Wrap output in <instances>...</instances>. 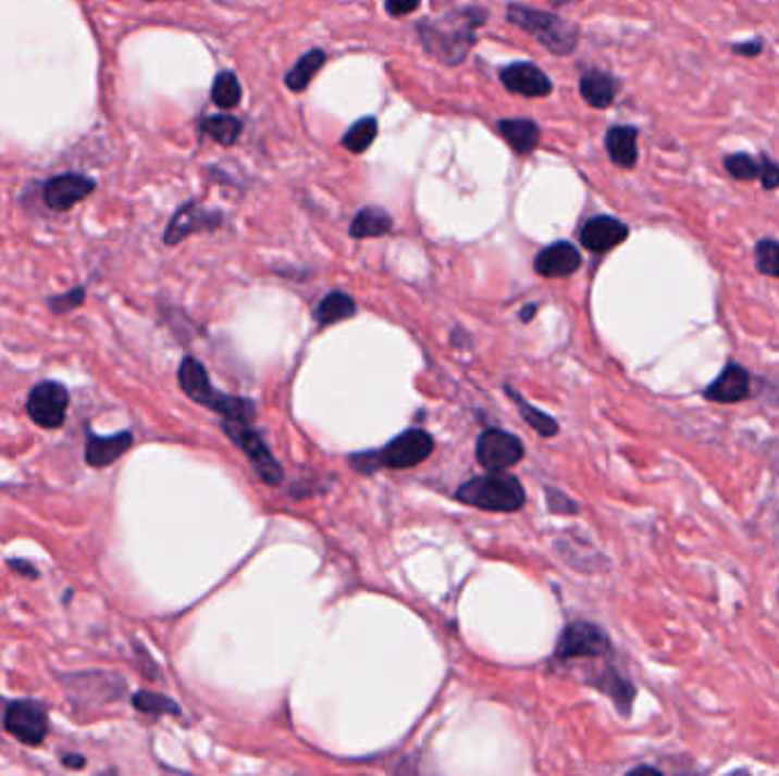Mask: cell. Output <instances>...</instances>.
<instances>
[{
	"instance_id": "cell-1",
	"label": "cell",
	"mask_w": 779,
	"mask_h": 776,
	"mask_svg": "<svg viewBox=\"0 0 779 776\" xmlns=\"http://www.w3.org/2000/svg\"><path fill=\"white\" fill-rule=\"evenodd\" d=\"M485 23V12L470 8L447 14L437 21L420 23V39L424 51L437 62L456 66L472 51L477 43V28Z\"/></svg>"
},
{
	"instance_id": "cell-2",
	"label": "cell",
	"mask_w": 779,
	"mask_h": 776,
	"mask_svg": "<svg viewBox=\"0 0 779 776\" xmlns=\"http://www.w3.org/2000/svg\"><path fill=\"white\" fill-rule=\"evenodd\" d=\"M178 383L183 387V392L191 399L197 401L214 412H219V415H224L226 420H235V422H247L251 424L256 420V408L251 401L247 399H239V397H231V395H224L214 390V385L210 383L208 378V372L206 367L201 365V362L197 358H185L181 362V370H178Z\"/></svg>"
},
{
	"instance_id": "cell-3",
	"label": "cell",
	"mask_w": 779,
	"mask_h": 776,
	"mask_svg": "<svg viewBox=\"0 0 779 776\" xmlns=\"http://www.w3.org/2000/svg\"><path fill=\"white\" fill-rule=\"evenodd\" d=\"M456 499L489 513H516L524 505L527 495L516 476L493 472L460 485Z\"/></svg>"
},
{
	"instance_id": "cell-4",
	"label": "cell",
	"mask_w": 779,
	"mask_h": 776,
	"mask_svg": "<svg viewBox=\"0 0 779 776\" xmlns=\"http://www.w3.org/2000/svg\"><path fill=\"white\" fill-rule=\"evenodd\" d=\"M433 451V438L426 430L412 428L401 433L399 438H395L389 445H385L379 453H360L351 458V465L358 472L372 474L379 467L385 470H408L416 467L431 455Z\"/></svg>"
},
{
	"instance_id": "cell-5",
	"label": "cell",
	"mask_w": 779,
	"mask_h": 776,
	"mask_svg": "<svg viewBox=\"0 0 779 776\" xmlns=\"http://www.w3.org/2000/svg\"><path fill=\"white\" fill-rule=\"evenodd\" d=\"M508 21L516 23L518 28L539 39L554 55H570L577 48L579 28L556 14L522 8V5H510Z\"/></svg>"
},
{
	"instance_id": "cell-6",
	"label": "cell",
	"mask_w": 779,
	"mask_h": 776,
	"mask_svg": "<svg viewBox=\"0 0 779 776\" xmlns=\"http://www.w3.org/2000/svg\"><path fill=\"white\" fill-rule=\"evenodd\" d=\"M224 433L228 438L247 453V458L251 460V465L256 470V474L267 483V485H281L283 483V470L279 465V460L274 458V453L270 451L262 442L260 435L247 424V422H235V420H226L224 422Z\"/></svg>"
},
{
	"instance_id": "cell-7",
	"label": "cell",
	"mask_w": 779,
	"mask_h": 776,
	"mask_svg": "<svg viewBox=\"0 0 779 776\" xmlns=\"http://www.w3.org/2000/svg\"><path fill=\"white\" fill-rule=\"evenodd\" d=\"M611 649V640L604 630L591 622L570 624L556 647V659H597Z\"/></svg>"
},
{
	"instance_id": "cell-8",
	"label": "cell",
	"mask_w": 779,
	"mask_h": 776,
	"mask_svg": "<svg viewBox=\"0 0 779 776\" xmlns=\"http://www.w3.org/2000/svg\"><path fill=\"white\" fill-rule=\"evenodd\" d=\"M524 458V447L520 438L499 428H489L481 433L477 442V460L479 465L489 472H504L508 467L518 465Z\"/></svg>"
},
{
	"instance_id": "cell-9",
	"label": "cell",
	"mask_w": 779,
	"mask_h": 776,
	"mask_svg": "<svg viewBox=\"0 0 779 776\" xmlns=\"http://www.w3.org/2000/svg\"><path fill=\"white\" fill-rule=\"evenodd\" d=\"M5 731L23 744L39 747L48 736V715L39 701H12L5 713Z\"/></svg>"
},
{
	"instance_id": "cell-10",
	"label": "cell",
	"mask_w": 779,
	"mask_h": 776,
	"mask_svg": "<svg viewBox=\"0 0 779 776\" xmlns=\"http://www.w3.org/2000/svg\"><path fill=\"white\" fill-rule=\"evenodd\" d=\"M28 415L30 420L41 428H60L66 420V408H69V392L62 383L46 380L33 387L28 397Z\"/></svg>"
},
{
	"instance_id": "cell-11",
	"label": "cell",
	"mask_w": 779,
	"mask_h": 776,
	"mask_svg": "<svg viewBox=\"0 0 779 776\" xmlns=\"http://www.w3.org/2000/svg\"><path fill=\"white\" fill-rule=\"evenodd\" d=\"M224 216L212 210H203L199 203H187L183 210H178V214L169 224L166 233H164V241L169 247L178 245L181 239H185L187 235L194 233H203V230H214L222 226Z\"/></svg>"
},
{
	"instance_id": "cell-12",
	"label": "cell",
	"mask_w": 779,
	"mask_h": 776,
	"mask_svg": "<svg viewBox=\"0 0 779 776\" xmlns=\"http://www.w3.org/2000/svg\"><path fill=\"white\" fill-rule=\"evenodd\" d=\"M94 191V183L78 174H62L46 183L44 187V201L53 210H69L83 201Z\"/></svg>"
},
{
	"instance_id": "cell-13",
	"label": "cell",
	"mask_w": 779,
	"mask_h": 776,
	"mask_svg": "<svg viewBox=\"0 0 779 776\" xmlns=\"http://www.w3.org/2000/svg\"><path fill=\"white\" fill-rule=\"evenodd\" d=\"M750 383L752 376L745 367L737 365V362H729V365L720 372V376L704 390V399L714 403H739L750 397Z\"/></svg>"
},
{
	"instance_id": "cell-14",
	"label": "cell",
	"mask_w": 779,
	"mask_h": 776,
	"mask_svg": "<svg viewBox=\"0 0 779 776\" xmlns=\"http://www.w3.org/2000/svg\"><path fill=\"white\" fill-rule=\"evenodd\" d=\"M629 228L614 216H595L581 228V245L593 253H606L627 239Z\"/></svg>"
},
{
	"instance_id": "cell-15",
	"label": "cell",
	"mask_w": 779,
	"mask_h": 776,
	"mask_svg": "<svg viewBox=\"0 0 779 776\" xmlns=\"http://www.w3.org/2000/svg\"><path fill=\"white\" fill-rule=\"evenodd\" d=\"M502 83L508 91L529 96V99H541L552 91L549 78L539 66L533 64H510L502 71Z\"/></svg>"
},
{
	"instance_id": "cell-16",
	"label": "cell",
	"mask_w": 779,
	"mask_h": 776,
	"mask_svg": "<svg viewBox=\"0 0 779 776\" xmlns=\"http://www.w3.org/2000/svg\"><path fill=\"white\" fill-rule=\"evenodd\" d=\"M133 447V435L128 430L116 433L112 438H99V435L89 433L85 445V463L94 470H103L124 455Z\"/></svg>"
},
{
	"instance_id": "cell-17",
	"label": "cell",
	"mask_w": 779,
	"mask_h": 776,
	"mask_svg": "<svg viewBox=\"0 0 779 776\" xmlns=\"http://www.w3.org/2000/svg\"><path fill=\"white\" fill-rule=\"evenodd\" d=\"M581 266L579 251L568 245V241H558V245L547 247L535 258V272L545 278H566L572 276Z\"/></svg>"
},
{
	"instance_id": "cell-18",
	"label": "cell",
	"mask_w": 779,
	"mask_h": 776,
	"mask_svg": "<svg viewBox=\"0 0 779 776\" xmlns=\"http://www.w3.org/2000/svg\"><path fill=\"white\" fill-rule=\"evenodd\" d=\"M556 551L577 572L593 574V572H604L608 567L606 561H604V555L597 553L589 542L564 538V540L556 542Z\"/></svg>"
},
{
	"instance_id": "cell-19",
	"label": "cell",
	"mask_w": 779,
	"mask_h": 776,
	"mask_svg": "<svg viewBox=\"0 0 779 776\" xmlns=\"http://www.w3.org/2000/svg\"><path fill=\"white\" fill-rule=\"evenodd\" d=\"M639 130L629 126H616L606 133V151L611 162L620 168H631L639 160Z\"/></svg>"
},
{
	"instance_id": "cell-20",
	"label": "cell",
	"mask_w": 779,
	"mask_h": 776,
	"mask_svg": "<svg viewBox=\"0 0 779 776\" xmlns=\"http://www.w3.org/2000/svg\"><path fill=\"white\" fill-rule=\"evenodd\" d=\"M579 89L583 101H586L591 108L604 110L616 101L618 83L608 74H604V71H589V74L581 76Z\"/></svg>"
},
{
	"instance_id": "cell-21",
	"label": "cell",
	"mask_w": 779,
	"mask_h": 776,
	"mask_svg": "<svg viewBox=\"0 0 779 776\" xmlns=\"http://www.w3.org/2000/svg\"><path fill=\"white\" fill-rule=\"evenodd\" d=\"M499 133L510 143L518 155H529L541 141V130L533 121L527 118H506L499 121Z\"/></svg>"
},
{
	"instance_id": "cell-22",
	"label": "cell",
	"mask_w": 779,
	"mask_h": 776,
	"mask_svg": "<svg viewBox=\"0 0 779 776\" xmlns=\"http://www.w3.org/2000/svg\"><path fill=\"white\" fill-rule=\"evenodd\" d=\"M591 686L606 692L608 697H611L616 701V706L627 715L629 709H631V701H634V688H631V684L627 681V678L614 669L608 667L595 676H591Z\"/></svg>"
},
{
	"instance_id": "cell-23",
	"label": "cell",
	"mask_w": 779,
	"mask_h": 776,
	"mask_svg": "<svg viewBox=\"0 0 779 776\" xmlns=\"http://www.w3.org/2000/svg\"><path fill=\"white\" fill-rule=\"evenodd\" d=\"M393 230V220L389 214H385L379 208H364L356 214V220L351 222V237L362 239V237H381Z\"/></svg>"
},
{
	"instance_id": "cell-24",
	"label": "cell",
	"mask_w": 779,
	"mask_h": 776,
	"mask_svg": "<svg viewBox=\"0 0 779 776\" xmlns=\"http://www.w3.org/2000/svg\"><path fill=\"white\" fill-rule=\"evenodd\" d=\"M356 314V301L345 292H331L314 310V320L320 326H331L335 322L349 320Z\"/></svg>"
},
{
	"instance_id": "cell-25",
	"label": "cell",
	"mask_w": 779,
	"mask_h": 776,
	"mask_svg": "<svg viewBox=\"0 0 779 776\" xmlns=\"http://www.w3.org/2000/svg\"><path fill=\"white\" fill-rule=\"evenodd\" d=\"M506 395H508V399H510V401H514V403L518 405L522 420H524V422H527V424H529L535 433H541L543 438H552V435H556V433H558V424H556V420H552L549 415H545V412H543V410H539L535 405L527 403V401L520 397V392H516V390H514V387H506Z\"/></svg>"
},
{
	"instance_id": "cell-26",
	"label": "cell",
	"mask_w": 779,
	"mask_h": 776,
	"mask_svg": "<svg viewBox=\"0 0 779 776\" xmlns=\"http://www.w3.org/2000/svg\"><path fill=\"white\" fill-rule=\"evenodd\" d=\"M324 62H326L324 51H310V53H306L295 66L289 68V74H287V78H285L287 87H289L292 91H304V89L310 85V80H312L314 76H318V71L324 66Z\"/></svg>"
},
{
	"instance_id": "cell-27",
	"label": "cell",
	"mask_w": 779,
	"mask_h": 776,
	"mask_svg": "<svg viewBox=\"0 0 779 776\" xmlns=\"http://www.w3.org/2000/svg\"><path fill=\"white\" fill-rule=\"evenodd\" d=\"M203 133L212 137L217 143H222V147H231L242 133V124L231 114H219L203 121Z\"/></svg>"
},
{
	"instance_id": "cell-28",
	"label": "cell",
	"mask_w": 779,
	"mask_h": 776,
	"mask_svg": "<svg viewBox=\"0 0 779 776\" xmlns=\"http://www.w3.org/2000/svg\"><path fill=\"white\" fill-rule=\"evenodd\" d=\"M376 133H379V124L376 118L368 116V118H360L358 124H354L347 135L343 137V143L345 149L351 151V153H362L370 149V143L376 139Z\"/></svg>"
},
{
	"instance_id": "cell-29",
	"label": "cell",
	"mask_w": 779,
	"mask_h": 776,
	"mask_svg": "<svg viewBox=\"0 0 779 776\" xmlns=\"http://www.w3.org/2000/svg\"><path fill=\"white\" fill-rule=\"evenodd\" d=\"M212 101L222 110H233L239 105L242 87L231 71H224V74L217 76V80L212 85Z\"/></svg>"
},
{
	"instance_id": "cell-30",
	"label": "cell",
	"mask_w": 779,
	"mask_h": 776,
	"mask_svg": "<svg viewBox=\"0 0 779 776\" xmlns=\"http://www.w3.org/2000/svg\"><path fill=\"white\" fill-rule=\"evenodd\" d=\"M133 703L139 713H146V715H156V717L158 715H181L178 703L174 699L158 694V692L141 690L133 697Z\"/></svg>"
},
{
	"instance_id": "cell-31",
	"label": "cell",
	"mask_w": 779,
	"mask_h": 776,
	"mask_svg": "<svg viewBox=\"0 0 779 776\" xmlns=\"http://www.w3.org/2000/svg\"><path fill=\"white\" fill-rule=\"evenodd\" d=\"M725 168L737 180H759L762 176V155L752 158L747 153H734L725 158Z\"/></svg>"
},
{
	"instance_id": "cell-32",
	"label": "cell",
	"mask_w": 779,
	"mask_h": 776,
	"mask_svg": "<svg viewBox=\"0 0 779 776\" xmlns=\"http://www.w3.org/2000/svg\"><path fill=\"white\" fill-rule=\"evenodd\" d=\"M754 260H757V270L764 276L779 278V241L762 239L754 249Z\"/></svg>"
},
{
	"instance_id": "cell-33",
	"label": "cell",
	"mask_w": 779,
	"mask_h": 776,
	"mask_svg": "<svg viewBox=\"0 0 779 776\" xmlns=\"http://www.w3.org/2000/svg\"><path fill=\"white\" fill-rule=\"evenodd\" d=\"M545 495H547L549 511H552L554 515H577V513H579V505H577L568 495H564L561 490L547 488Z\"/></svg>"
},
{
	"instance_id": "cell-34",
	"label": "cell",
	"mask_w": 779,
	"mask_h": 776,
	"mask_svg": "<svg viewBox=\"0 0 779 776\" xmlns=\"http://www.w3.org/2000/svg\"><path fill=\"white\" fill-rule=\"evenodd\" d=\"M83 303H85V289H83V287L73 289V292H66V295H62V297H55V299L48 301V305H51V310H53L55 314H66V312H71V310L81 308Z\"/></svg>"
},
{
	"instance_id": "cell-35",
	"label": "cell",
	"mask_w": 779,
	"mask_h": 776,
	"mask_svg": "<svg viewBox=\"0 0 779 776\" xmlns=\"http://www.w3.org/2000/svg\"><path fill=\"white\" fill-rule=\"evenodd\" d=\"M762 185L766 189H777L779 187V164H775L768 155H762V176H759Z\"/></svg>"
},
{
	"instance_id": "cell-36",
	"label": "cell",
	"mask_w": 779,
	"mask_h": 776,
	"mask_svg": "<svg viewBox=\"0 0 779 776\" xmlns=\"http://www.w3.org/2000/svg\"><path fill=\"white\" fill-rule=\"evenodd\" d=\"M420 8V0H385V10L393 16H406Z\"/></svg>"
},
{
	"instance_id": "cell-37",
	"label": "cell",
	"mask_w": 779,
	"mask_h": 776,
	"mask_svg": "<svg viewBox=\"0 0 779 776\" xmlns=\"http://www.w3.org/2000/svg\"><path fill=\"white\" fill-rule=\"evenodd\" d=\"M8 565H10L12 572L26 576V578H37L39 576L37 567L33 563H28V561H18V558H16V561H8Z\"/></svg>"
},
{
	"instance_id": "cell-38",
	"label": "cell",
	"mask_w": 779,
	"mask_h": 776,
	"mask_svg": "<svg viewBox=\"0 0 779 776\" xmlns=\"http://www.w3.org/2000/svg\"><path fill=\"white\" fill-rule=\"evenodd\" d=\"M732 48H734V53H741V55H747V58H757L762 53L764 43H762V39H754L752 43H737Z\"/></svg>"
},
{
	"instance_id": "cell-39",
	"label": "cell",
	"mask_w": 779,
	"mask_h": 776,
	"mask_svg": "<svg viewBox=\"0 0 779 776\" xmlns=\"http://www.w3.org/2000/svg\"><path fill=\"white\" fill-rule=\"evenodd\" d=\"M85 763H87V761H85L81 754H66V756L62 759V765H64V767H73V769H83Z\"/></svg>"
},
{
	"instance_id": "cell-40",
	"label": "cell",
	"mask_w": 779,
	"mask_h": 776,
	"mask_svg": "<svg viewBox=\"0 0 779 776\" xmlns=\"http://www.w3.org/2000/svg\"><path fill=\"white\" fill-rule=\"evenodd\" d=\"M8 706H10V701H5L3 697H0V726H3V729H5V713H8Z\"/></svg>"
},
{
	"instance_id": "cell-41",
	"label": "cell",
	"mask_w": 779,
	"mask_h": 776,
	"mask_svg": "<svg viewBox=\"0 0 779 776\" xmlns=\"http://www.w3.org/2000/svg\"><path fill=\"white\" fill-rule=\"evenodd\" d=\"M533 314H535V305H527V308L522 310V314H520V317H522V322H531V317H533Z\"/></svg>"
},
{
	"instance_id": "cell-42",
	"label": "cell",
	"mask_w": 779,
	"mask_h": 776,
	"mask_svg": "<svg viewBox=\"0 0 779 776\" xmlns=\"http://www.w3.org/2000/svg\"><path fill=\"white\" fill-rule=\"evenodd\" d=\"M547 3H552L556 8H564V5H570V3H579V0H547Z\"/></svg>"
}]
</instances>
